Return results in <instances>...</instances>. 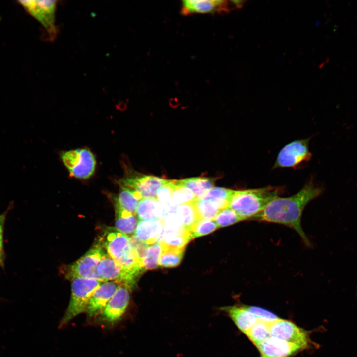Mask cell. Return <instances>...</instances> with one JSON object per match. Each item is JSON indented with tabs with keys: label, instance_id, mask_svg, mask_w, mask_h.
<instances>
[{
	"label": "cell",
	"instance_id": "26",
	"mask_svg": "<svg viewBox=\"0 0 357 357\" xmlns=\"http://www.w3.org/2000/svg\"><path fill=\"white\" fill-rule=\"evenodd\" d=\"M162 250V246L159 242L148 246L141 261L142 267L145 270H152L157 268L159 266V262Z\"/></svg>",
	"mask_w": 357,
	"mask_h": 357
},
{
	"label": "cell",
	"instance_id": "30",
	"mask_svg": "<svg viewBox=\"0 0 357 357\" xmlns=\"http://www.w3.org/2000/svg\"><path fill=\"white\" fill-rule=\"evenodd\" d=\"M219 228L214 220L200 219L189 229L192 239L207 235Z\"/></svg>",
	"mask_w": 357,
	"mask_h": 357
},
{
	"label": "cell",
	"instance_id": "16",
	"mask_svg": "<svg viewBox=\"0 0 357 357\" xmlns=\"http://www.w3.org/2000/svg\"><path fill=\"white\" fill-rule=\"evenodd\" d=\"M164 226L163 219L139 220L133 236L148 245L158 242Z\"/></svg>",
	"mask_w": 357,
	"mask_h": 357
},
{
	"label": "cell",
	"instance_id": "12",
	"mask_svg": "<svg viewBox=\"0 0 357 357\" xmlns=\"http://www.w3.org/2000/svg\"><path fill=\"white\" fill-rule=\"evenodd\" d=\"M168 181L156 176L137 173L126 176L121 180V184L122 186L138 191L142 198H156L158 189Z\"/></svg>",
	"mask_w": 357,
	"mask_h": 357
},
{
	"label": "cell",
	"instance_id": "6",
	"mask_svg": "<svg viewBox=\"0 0 357 357\" xmlns=\"http://www.w3.org/2000/svg\"><path fill=\"white\" fill-rule=\"evenodd\" d=\"M100 243L96 244L84 255L69 265L66 270V277L72 280L81 277L103 281L97 272L98 265L106 254Z\"/></svg>",
	"mask_w": 357,
	"mask_h": 357
},
{
	"label": "cell",
	"instance_id": "1",
	"mask_svg": "<svg viewBox=\"0 0 357 357\" xmlns=\"http://www.w3.org/2000/svg\"><path fill=\"white\" fill-rule=\"evenodd\" d=\"M323 191L322 186L309 181L297 193L288 197H277L251 219L283 224L295 230L305 244L310 241L301 225L302 212L307 204Z\"/></svg>",
	"mask_w": 357,
	"mask_h": 357
},
{
	"label": "cell",
	"instance_id": "8",
	"mask_svg": "<svg viewBox=\"0 0 357 357\" xmlns=\"http://www.w3.org/2000/svg\"><path fill=\"white\" fill-rule=\"evenodd\" d=\"M97 272L104 281H116L133 289L141 274L129 271L118 264L107 253L99 262Z\"/></svg>",
	"mask_w": 357,
	"mask_h": 357
},
{
	"label": "cell",
	"instance_id": "34",
	"mask_svg": "<svg viewBox=\"0 0 357 357\" xmlns=\"http://www.w3.org/2000/svg\"><path fill=\"white\" fill-rule=\"evenodd\" d=\"M7 211L0 215V266L3 265L4 253L3 249V231Z\"/></svg>",
	"mask_w": 357,
	"mask_h": 357
},
{
	"label": "cell",
	"instance_id": "19",
	"mask_svg": "<svg viewBox=\"0 0 357 357\" xmlns=\"http://www.w3.org/2000/svg\"><path fill=\"white\" fill-rule=\"evenodd\" d=\"M118 196L114 199V206L128 212L136 214L137 205L142 198L134 189L121 186Z\"/></svg>",
	"mask_w": 357,
	"mask_h": 357
},
{
	"label": "cell",
	"instance_id": "13",
	"mask_svg": "<svg viewBox=\"0 0 357 357\" xmlns=\"http://www.w3.org/2000/svg\"><path fill=\"white\" fill-rule=\"evenodd\" d=\"M121 283L116 281H103L92 295L85 312L88 317L99 315L106 306Z\"/></svg>",
	"mask_w": 357,
	"mask_h": 357
},
{
	"label": "cell",
	"instance_id": "18",
	"mask_svg": "<svg viewBox=\"0 0 357 357\" xmlns=\"http://www.w3.org/2000/svg\"><path fill=\"white\" fill-rule=\"evenodd\" d=\"M136 214L140 220L163 219L164 217L163 207L154 198H142L137 205Z\"/></svg>",
	"mask_w": 357,
	"mask_h": 357
},
{
	"label": "cell",
	"instance_id": "25",
	"mask_svg": "<svg viewBox=\"0 0 357 357\" xmlns=\"http://www.w3.org/2000/svg\"><path fill=\"white\" fill-rule=\"evenodd\" d=\"M269 323L257 320L246 335L250 340L258 346L270 336Z\"/></svg>",
	"mask_w": 357,
	"mask_h": 357
},
{
	"label": "cell",
	"instance_id": "17",
	"mask_svg": "<svg viewBox=\"0 0 357 357\" xmlns=\"http://www.w3.org/2000/svg\"><path fill=\"white\" fill-rule=\"evenodd\" d=\"M221 310L226 312L236 326L245 334L258 320L253 313L242 305L223 307Z\"/></svg>",
	"mask_w": 357,
	"mask_h": 357
},
{
	"label": "cell",
	"instance_id": "2",
	"mask_svg": "<svg viewBox=\"0 0 357 357\" xmlns=\"http://www.w3.org/2000/svg\"><path fill=\"white\" fill-rule=\"evenodd\" d=\"M279 191L277 187L272 186L234 190L228 207L243 220L251 219L261 212L272 200L278 197Z\"/></svg>",
	"mask_w": 357,
	"mask_h": 357
},
{
	"label": "cell",
	"instance_id": "3",
	"mask_svg": "<svg viewBox=\"0 0 357 357\" xmlns=\"http://www.w3.org/2000/svg\"><path fill=\"white\" fill-rule=\"evenodd\" d=\"M102 245L107 253L124 269L141 274L145 270L131 247L129 237L115 228L106 231Z\"/></svg>",
	"mask_w": 357,
	"mask_h": 357
},
{
	"label": "cell",
	"instance_id": "4",
	"mask_svg": "<svg viewBox=\"0 0 357 357\" xmlns=\"http://www.w3.org/2000/svg\"><path fill=\"white\" fill-rule=\"evenodd\" d=\"M102 282L97 279L81 277L72 279L70 299L60 321V327L64 326L74 317L85 312L92 295Z\"/></svg>",
	"mask_w": 357,
	"mask_h": 357
},
{
	"label": "cell",
	"instance_id": "32",
	"mask_svg": "<svg viewBox=\"0 0 357 357\" xmlns=\"http://www.w3.org/2000/svg\"><path fill=\"white\" fill-rule=\"evenodd\" d=\"M242 307L253 313L257 319L268 323H271L280 319L274 313L262 308L245 305H242Z\"/></svg>",
	"mask_w": 357,
	"mask_h": 357
},
{
	"label": "cell",
	"instance_id": "14",
	"mask_svg": "<svg viewBox=\"0 0 357 357\" xmlns=\"http://www.w3.org/2000/svg\"><path fill=\"white\" fill-rule=\"evenodd\" d=\"M221 0H185L182 1L181 13L183 15L195 13H215L228 12L235 5L234 1Z\"/></svg>",
	"mask_w": 357,
	"mask_h": 357
},
{
	"label": "cell",
	"instance_id": "11",
	"mask_svg": "<svg viewBox=\"0 0 357 357\" xmlns=\"http://www.w3.org/2000/svg\"><path fill=\"white\" fill-rule=\"evenodd\" d=\"M269 325L270 336L297 344L304 349L309 345L308 333L290 321L280 318Z\"/></svg>",
	"mask_w": 357,
	"mask_h": 357
},
{
	"label": "cell",
	"instance_id": "24",
	"mask_svg": "<svg viewBox=\"0 0 357 357\" xmlns=\"http://www.w3.org/2000/svg\"><path fill=\"white\" fill-rule=\"evenodd\" d=\"M184 248L175 249L162 247L159 266L163 267H174L181 261L185 251Z\"/></svg>",
	"mask_w": 357,
	"mask_h": 357
},
{
	"label": "cell",
	"instance_id": "27",
	"mask_svg": "<svg viewBox=\"0 0 357 357\" xmlns=\"http://www.w3.org/2000/svg\"><path fill=\"white\" fill-rule=\"evenodd\" d=\"M200 219L214 220L220 209L214 202L198 199L193 202Z\"/></svg>",
	"mask_w": 357,
	"mask_h": 357
},
{
	"label": "cell",
	"instance_id": "9",
	"mask_svg": "<svg viewBox=\"0 0 357 357\" xmlns=\"http://www.w3.org/2000/svg\"><path fill=\"white\" fill-rule=\"evenodd\" d=\"M309 141V138L297 140L285 146L278 153L274 168H294L309 161L312 156Z\"/></svg>",
	"mask_w": 357,
	"mask_h": 357
},
{
	"label": "cell",
	"instance_id": "15",
	"mask_svg": "<svg viewBox=\"0 0 357 357\" xmlns=\"http://www.w3.org/2000/svg\"><path fill=\"white\" fill-rule=\"evenodd\" d=\"M257 347L260 357H290L304 349L297 344L270 336Z\"/></svg>",
	"mask_w": 357,
	"mask_h": 357
},
{
	"label": "cell",
	"instance_id": "7",
	"mask_svg": "<svg viewBox=\"0 0 357 357\" xmlns=\"http://www.w3.org/2000/svg\"><path fill=\"white\" fill-rule=\"evenodd\" d=\"M19 2L43 26L49 39H55L57 32L56 26L57 1L20 0Z\"/></svg>",
	"mask_w": 357,
	"mask_h": 357
},
{
	"label": "cell",
	"instance_id": "20",
	"mask_svg": "<svg viewBox=\"0 0 357 357\" xmlns=\"http://www.w3.org/2000/svg\"><path fill=\"white\" fill-rule=\"evenodd\" d=\"M115 207V228L119 232L128 236H133L136 229L139 219L136 214H134Z\"/></svg>",
	"mask_w": 357,
	"mask_h": 357
},
{
	"label": "cell",
	"instance_id": "22",
	"mask_svg": "<svg viewBox=\"0 0 357 357\" xmlns=\"http://www.w3.org/2000/svg\"><path fill=\"white\" fill-rule=\"evenodd\" d=\"M234 191V190L228 188L214 187L199 199L209 200L214 202L221 210L228 207L229 201Z\"/></svg>",
	"mask_w": 357,
	"mask_h": 357
},
{
	"label": "cell",
	"instance_id": "33",
	"mask_svg": "<svg viewBox=\"0 0 357 357\" xmlns=\"http://www.w3.org/2000/svg\"><path fill=\"white\" fill-rule=\"evenodd\" d=\"M175 185V180H169L165 184L160 187L157 191L156 199L162 206L172 202L171 197Z\"/></svg>",
	"mask_w": 357,
	"mask_h": 357
},
{
	"label": "cell",
	"instance_id": "28",
	"mask_svg": "<svg viewBox=\"0 0 357 357\" xmlns=\"http://www.w3.org/2000/svg\"><path fill=\"white\" fill-rule=\"evenodd\" d=\"M191 239L190 232L187 230L182 233L168 236L159 243L163 248L180 249L185 248Z\"/></svg>",
	"mask_w": 357,
	"mask_h": 357
},
{
	"label": "cell",
	"instance_id": "29",
	"mask_svg": "<svg viewBox=\"0 0 357 357\" xmlns=\"http://www.w3.org/2000/svg\"><path fill=\"white\" fill-rule=\"evenodd\" d=\"M197 200L193 192L189 188L178 184L175 180V185L173 190L171 201L176 205H180L192 203Z\"/></svg>",
	"mask_w": 357,
	"mask_h": 357
},
{
	"label": "cell",
	"instance_id": "5",
	"mask_svg": "<svg viewBox=\"0 0 357 357\" xmlns=\"http://www.w3.org/2000/svg\"><path fill=\"white\" fill-rule=\"evenodd\" d=\"M61 158L71 176L87 179L94 173L96 161L94 155L87 148L63 152Z\"/></svg>",
	"mask_w": 357,
	"mask_h": 357
},
{
	"label": "cell",
	"instance_id": "10",
	"mask_svg": "<svg viewBox=\"0 0 357 357\" xmlns=\"http://www.w3.org/2000/svg\"><path fill=\"white\" fill-rule=\"evenodd\" d=\"M131 290L121 284L106 306L99 314L103 323L114 325L119 322L125 313L128 306Z\"/></svg>",
	"mask_w": 357,
	"mask_h": 357
},
{
	"label": "cell",
	"instance_id": "23",
	"mask_svg": "<svg viewBox=\"0 0 357 357\" xmlns=\"http://www.w3.org/2000/svg\"><path fill=\"white\" fill-rule=\"evenodd\" d=\"M175 214L183 226L188 230L196 222L200 220L193 202L178 206Z\"/></svg>",
	"mask_w": 357,
	"mask_h": 357
},
{
	"label": "cell",
	"instance_id": "21",
	"mask_svg": "<svg viewBox=\"0 0 357 357\" xmlns=\"http://www.w3.org/2000/svg\"><path fill=\"white\" fill-rule=\"evenodd\" d=\"M215 180L214 178L207 177H193L176 180V182L190 189L198 199L214 187Z\"/></svg>",
	"mask_w": 357,
	"mask_h": 357
},
{
	"label": "cell",
	"instance_id": "31",
	"mask_svg": "<svg viewBox=\"0 0 357 357\" xmlns=\"http://www.w3.org/2000/svg\"><path fill=\"white\" fill-rule=\"evenodd\" d=\"M214 220L219 228L228 226L243 221L236 212L228 207L220 210Z\"/></svg>",
	"mask_w": 357,
	"mask_h": 357
}]
</instances>
